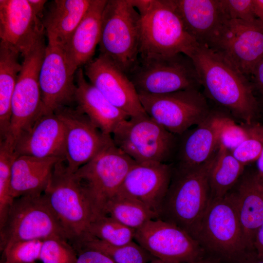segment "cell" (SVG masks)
Wrapping results in <instances>:
<instances>
[{"instance_id":"34","label":"cell","mask_w":263,"mask_h":263,"mask_svg":"<svg viewBox=\"0 0 263 263\" xmlns=\"http://www.w3.org/2000/svg\"><path fill=\"white\" fill-rule=\"evenodd\" d=\"M212 115L219 145L231 152L246 137L251 124L239 125L225 115L218 114H212Z\"/></svg>"},{"instance_id":"31","label":"cell","mask_w":263,"mask_h":263,"mask_svg":"<svg viewBox=\"0 0 263 263\" xmlns=\"http://www.w3.org/2000/svg\"><path fill=\"white\" fill-rule=\"evenodd\" d=\"M134 241L125 245H114L85 235L74 242L73 245L75 250L90 248L98 251L115 263H149L155 258Z\"/></svg>"},{"instance_id":"33","label":"cell","mask_w":263,"mask_h":263,"mask_svg":"<svg viewBox=\"0 0 263 263\" xmlns=\"http://www.w3.org/2000/svg\"><path fill=\"white\" fill-rule=\"evenodd\" d=\"M18 155L4 141L0 143V227L5 223L15 199L11 191V168Z\"/></svg>"},{"instance_id":"26","label":"cell","mask_w":263,"mask_h":263,"mask_svg":"<svg viewBox=\"0 0 263 263\" xmlns=\"http://www.w3.org/2000/svg\"><path fill=\"white\" fill-rule=\"evenodd\" d=\"M185 134L179 146L177 157L179 169L199 167L208 161L219 146L217 130L212 114Z\"/></svg>"},{"instance_id":"16","label":"cell","mask_w":263,"mask_h":263,"mask_svg":"<svg viewBox=\"0 0 263 263\" xmlns=\"http://www.w3.org/2000/svg\"><path fill=\"white\" fill-rule=\"evenodd\" d=\"M63 47L48 42L39 76L43 114L55 113L75 102L76 85Z\"/></svg>"},{"instance_id":"12","label":"cell","mask_w":263,"mask_h":263,"mask_svg":"<svg viewBox=\"0 0 263 263\" xmlns=\"http://www.w3.org/2000/svg\"><path fill=\"white\" fill-rule=\"evenodd\" d=\"M146 113L169 132L181 135L204 121L210 112L198 89L161 94H138Z\"/></svg>"},{"instance_id":"35","label":"cell","mask_w":263,"mask_h":263,"mask_svg":"<svg viewBox=\"0 0 263 263\" xmlns=\"http://www.w3.org/2000/svg\"><path fill=\"white\" fill-rule=\"evenodd\" d=\"M69 242L60 237L43 240L39 260L42 263H76L77 252Z\"/></svg>"},{"instance_id":"13","label":"cell","mask_w":263,"mask_h":263,"mask_svg":"<svg viewBox=\"0 0 263 263\" xmlns=\"http://www.w3.org/2000/svg\"><path fill=\"white\" fill-rule=\"evenodd\" d=\"M207 47L249 78L263 56V23L226 19Z\"/></svg>"},{"instance_id":"47","label":"cell","mask_w":263,"mask_h":263,"mask_svg":"<svg viewBox=\"0 0 263 263\" xmlns=\"http://www.w3.org/2000/svg\"><path fill=\"white\" fill-rule=\"evenodd\" d=\"M149 263H167L157 258H155Z\"/></svg>"},{"instance_id":"30","label":"cell","mask_w":263,"mask_h":263,"mask_svg":"<svg viewBox=\"0 0 263 263\" xmlns=\"http://www.w3.org/2000/svg\"><path fill=\"white\" fill-rule=\"evenodd\" d=\"M105 215L135 230L158 218L157 214L143 203L119 193L108 203Z\"/></svg>"},{"instance_id":"5","label":"cell","mask_w":263,"mask_h":263,"mask_svg":"<svg viewBox=\"0 0 263 263\" xmlns=\"http://www.w3.org/2000/svg\"><path fill=\"white\" fill-rule=\"evenodd\" d=\"M43 194L70 241L74 243L86 234L95 213L83 187L63 160L56 164Z\"/></svg>"},{"instance_id":"38","label":"cell","mask_w":263,"mask_h":263,"mask_svg":"<svg viewBox=\"0 0 263 263\" xmlns=\"http://www.w3.org/2000/svg\"><path fill=\"white\" fill-rule=\"evenodd\" d=\"M227 19L251 21L257 19L253 0H221Z\"/></svg>"},{"instance_id":"28","label":"cell","mask_w":263,"mask_h":263,"mask_svg":"<svg viewBox=\"0 0 263 263\" xmlns=\"http://www.w3.org/2000/svg\"><path fill=\"white\" fill-rule=\"evenodd\" d=\"M19 53L8 43L0 41V134L5 139L8 133L13 95L21 69Z\"/></svg>"},{"instance_id":"14","label":"cell","mask_w":263,"mask_h":263,"mask_svg":"<svg viewBox=\"0 0 263 263\" xmlns=\"http://www.w3.org/2000/svg\"><path fill=\"white\" fill-rule=\"evenodd\" d=\"M134 241L154 258L167 263H193L203 260L199 242L177 225L157 218L135 231Z\"/></svg>"},{"instance_id":"40","label":"cell","mask_w":263,"mask_h":263,"mask_svg":"<svg viewBox=\"0 0 263 263\" xmlns=\"http://www.w3.org/2000/svg\"><path fill=\"white\" fill-rule=\"evenodd\" d=\"M255 91L263 97V56L255 66L250 77Z\"/></svg>"},{"instance_id":"43","label":"cell","mask_w":263,"mask_h":263,"mask_svg":"<svg viewBox=\"0 0 263 263\" xmlns=\"http://www.w3.org/2000/svg\"><path fill=\"white\" fill-rule=\"evenodd\" d=\"M238 261L239 263H263V259L259 258L254 250L246 252Z\"/></svg>"},{"instance_id":"17","label":"cell","mask_w":263,"mask_h":263,"mask_svg":"<svg viewBox=\"0 0 263 263\" xmlns=\"http://www.w3.org/2000/svg\"><path fill=\"white\" fill-rule=\"evenodd\" d=\"M84 73L93 85L130 117L147 114L131 80L108 58L99 54L85 65Z\"/></svg>"},{"instance_id":"8","label":"cell","mask_w":263,"mask_h":263,"mask_svg":"<svg viewBox=\"0 0 263 263\" xmlns=\"http://www.w3.org/2000/svg\"><path fill=\"white\" fill-rule=\"evenodd\" d=\"M176 136L147 114L123 120L112 134L115 145L137 163L169 164Z\"/></svg>"},{"instance_id":"42","label":"cell","mask_w":263,"mask_h":263,"mask_svg":"<svg viewBox=\"0 0 263 263\" xmlns=\"http://www.w3.org/2000/svg\"><path fill=\"white\" fill-rule=\"evenodd\" d=\"M36 15L41 20L44 17V5L47 1L45 0H28Z\"/></svg>"},{"instance_id":"45","label":"cell","mask_w":263,"mask_h":263,"mask_svg":"<svg viewBox=\"0 0 263 263\" xmlns=\"http://www.w3.org/2000/svg\"><path fill=\"white\" fill-rule=\"evenodd\" d=\"M256 162L257 168V172L261 177L263 178V150Z\"/></svg>"},{"instance_id":"3","label":"cell","mask_w":263,"mask_h":263,"mask_svg":"<svg viewBox=\"0 0 263 263\" xmlns=\"http://www.w3.org/2000/svg\"><path fill=\"white\" fill-rule=\"evenodd\" d=\"M215 153L199 167L177 168L158 212V219L177 225L192 237L211 199L208 174Z\"/></svg>"},{"instance_id":"24","label":"cell","mask_w":263,"mask_h":263,"mask_svg":"<svg viewBox=\"0 0 263 263\" xmlns=\"http://www.w3.org/2000/svg\"><path fill=\"white\" fill-rule=\"evenodd\" d=\"M107 1L92 0L86 14L63 46L68 61L75 73L92 61L99 43L102 14Z\"/></svg>"},{"instance_id":"36","label":"cell","mask_w":263,"mask_h":263,"mask_svg":"<svg viewBox=\"0 0 263 263\" xmlns=\"http://www.w3.org/2000/svg\"><path fill=\"white\" fill-rule=\"evenodd\" d=\"M43 240H22L7 245L0 263H32L39 260Z\"/></svg>"},{"instance_id":"44","label":"cell","mask_w":263,"mask_h":263,"mask_svg":"<svg viewBox=\"0 0 263 263\" xmlns=\"http://www.w3.org/2000/svg\"><path fill=\"white\" fill-rule=\"evenodd\" d=\"M253 2L255 15L263 23V0H253Z\"/></svg>"},{"instance_id":"21","label":"cell","mask_w":263,"mask_h":263,"mask_svg":"<svg viewBox=\"0 0 263 263\" xmlns=\"http://www.w3.org/2000/svg\"><path fill=\"white\" fill-rule=\"evenodd\" d=\"M189 35L199 44L208 46L227 19L221 0H173Z\"/></svg>"},{"instance_id":"48","label":"cell","mask_w":263,"mask_h":263,"mask_svg":"<svg viewBox=\"0 0 263 263\" xmlns=\"http://www.w3.org/2000/svg\"><path fill=\"white\" fill-rule=\"evenodd\" d=\"M215 263L210 262V261H204V260H200L199 261H198V262H195V263Z\"/></svg>"},{"instance_id":"39","label":"cell","mask_w":263,"mask_h":263,"mask_svg":"<svg viewBox=\"0 0 263 263\" xmlns=\"http://www.w3.org/2000/svg\"><path fill=\"white\" fill-rule=\"evenodd\" d=\"M77 253L76 263H115L105 254L96 250L80 248Z\"/></svg>"},{"instance_id":"7","label":"cell","mask_w":263,"mask_h":263,"mask_svg":"<svg viewBox=\"0 0 263 263\" xmlns=\"http://www.w3.org/2000/svg\"><path fill=\"white\" fill-rule=\"evenodd\" d=\"M60 237L70 241L43 194L15 199L3 225L0 227V249L22 240H44Z\"/></svg>"},{"instance_id":"4","label":"cell","mask_w":263,"mask_h":263,"mask_svg":"<svg viewBox=\"0 0 263 263\" xmlns=\"http://www.w3.org/2000/svg\"><path fill=\"white\" fill-rule=\"evenodd\" d=\"M141 17L131 0H109L102 18L100 55L108 58L128 76L139 58Z\"/></svg>"},{"instance_id":"6","label":"cell","mask_w":263,"mask_h":263,"mask_svg":"<svg viewBox=\"0 0 263 263\" xmlns=\"http://www.w3.org/2000/svg\"><path fill=\"white\" fill-rule=\"evenodd\" d=\"M128 76L138 94H165L201 86L191 59L183 54L139 56Z\"/></svg>"},{"instance_id":"1","label":"cell","mask_w":263,"mask_h":263,"mask_svg":"<svg viewBox=\"0 0 263 263\" xmlns=\"http://www.w3.org/2000/svg\"><path fill=\"white\" fill-rule=\"evenodd\" d=\"M189 57L209 98L244 123L256 122L260 106L248 77L206 45L198 44Z\"/></svg>"},{"instance_id":"2","label":"cell","mask_w":263,"mask_h":263,"mask_svg":"<svg viewBox=\"0 0 263 263\" xmlns=\"http://www.w3.org/2000/svg\"><path fill=\"white\" fill-rule=\"evenodd\" d=\"M141 17L139 56H190L198 43L187 31L173 0H131Z\"/></svg>"},{"instance_id":"27","label":"cell","mask_w":263,"mask_h":263,"mask_svg":"<svg viewBox=\"0 0 263 263\" xmlns=\"http://www.w3.org/2000/svg\"><path fill=\"white\" fill-rule=\"evenodd\" d=\"M92 0H55L42 19L48 42L63 46L83 18Z\"/></svg>"},{"instance_id":"49","label":"cell","mask_w":263,"mask_h":263,"mask_svg":"<svg viewBox=\"0 0 263 263\" xmlns=\"http://www.w3.org/2000/svg\"><path fill=\"white\" fill-rule=\"evenodd\" d=\"M32 263H37L36 262Z\"/></svg>"},{"instance_id":"29","label":"cell","mask_w":263,"mask_h":263,"mask_svg":"<svg viewBox=\"0 0 263 263\" xmlns=\"http://www.w3.org/2000/svg\"><path fill=\"white\" fill-rule=\"evenodd\" d=\"M244 165L219 145L208 174L211 199L225 197L242 175Z\"/></svg>"},{"instance_id":"10","label":"cell","mask_w":263,"mask_h":263,"mask_svg":"<svg viewBox=\"0 0 263 263\" xmlns=\"http://www.w3.org/2000/svg\"><path fill=\"white\" fill-rule=\"evenodd\" d=\"M192 237L202 246L226 259L238 260L248 251L236 208L228 193L211 199Z\"/></svg>"},{"instance_id":"11","label":"cell","mask_w":263,"mask_h":263,"mask_svg":"<svg viewBox=\"0 0 263 263\" xmlns=\"http://www.w3.org/2000/svg\"><path fill=\"white\" fill-rule=\"evenodd\" d=\"M46 45L44 38L24 56L12 101L9 132L2 141L15 147L19 138L29 130L42 113L39 72Z\"/></svg>"},{"instance_id":"19","label":"cell","mask_w":263,"mask_h":263,"mask_svg":"<svg viewBox=\"0 0 263 263\" xmlns=\"http://www.w3.org/2000/svg\"><path fill=\"white\" fill-rule=\"evenodd\" d=\"M173 171L171 164L135 163L127 173L118 193L139 201L158 216Z\"/></svg>"},{"instance_id":"41","label":"cell","mask_w":263,"mask_h":263,"mask_svg":"<svg viewBox=\"0 0 263 263\" xmlns=\"http://www.w3.org/2000/svg\"><path fill=\"white\" fill-rule=\"evenodd\" d=\"M253 246L257 256L263 259V223L256 232Z\"/></svg>"},{"instance_id":"18","label":"cell","mask_w":263,"mask_h":263,"mask_svg":"<svg viewBox=\"0 0 263 263\" xmlns=\"http://www.w3.org/2000/svg\"><path fill=\"white\" fill-rule=\"evenodd\" d=\"M42 20L28 0H0V38L15 48L21 56L44 38Z\"/></svg>"},{"instance_id":"23","label":"cell","mask_w":263,"mask_h":263,"mask_svg":"<svg viewBox=\"0 0 263 263\" xmlns=\"http://www.w3.org/2000/svg\"><path fill=\"white\" fill-rule=\"evenodd\" d=\"M75 73V103L76 108L103 133L112 135L118 124L130 118V116L113 105L98 90L88 82L81 68H79Z\"/></svg>"},{"instance_id":"22","label":"cell","mask_w":263,"mask_h":263,"mask_svg":"<svg viewBox=\"0 0 263 263\" xmlns=\"http://www.w3.org/2000/svg\"><path fill=\"white\" fill-rule=\"evenodd\" d=\"M228 194L236 208L246 249L253 250L256 232L263 223V178L257 172L248 174Z\"/></svg>"},{"instance_id":"25","label":"cell","mask_w":263,"mask_h":263,"mask_svg":"<svg viewBox=\"0 0 263 263\" xmlns=\"http://www.w3.org/2000/svg\"><path fill=\"white\" fill-rule=\"evenodd\" d=\"M61 160L63 159L17 156L11 168V191L14 199L23 196L42 195L56 164Z\"/></svg>"},{"instance_id":"20","label":"cell","mask_w":263,"mask_h":263,"mask_svg":"<svg viewBox=\"0 0 263 263\" xmlns=\"http://www.w3.org/2000/svg\"><path fill=\"white\" fill-rule=\"evenodd\" d=\"M65 129L56 113L41 114L31 128L16 142L14 149L18 156L38 158L56 157L64 159Z\"/></svg>"},{"instance_id":"32","label":"cell","mask_w":263,"mask_h":263,"mask_svg":"<svg viewBox=\"0 0 263 263\" xmlns=\"http://www.w3.org/2000/svg\"><path fill=\"white\" fill-rule=\"evenodd\" d=\"M135 231L108 215H103L91 222L85 235L112 245H122L134 241Z\"/></svg>"},{"instance_id":"46","label":"cell","mask_w":263,"mask_h":263,"mask_svg":"<svg viewBox=\"0 0 263 263\" xmlns=\"http://www.w3.org/2000/svg\"><path fill=\"white\" fill-rule=\"evenodd\" d=\"M257 99L259 103L260 112L263 113V97L259 96Z\"/></svg>"},{"instance_id":"15","label":"cell","mask_w":263,"mask_h":263,"mask_svg":"<svg viewBox=\"0 0 263 263\" xmlns=\"http://www.w3.org/2000/svg\"><path fill=\"white\" fill-rule=\"evenodd\" d=\"M65 129L64 162L69 171L75 172L113 142L76 107L61 108L55 112Z\"/></svg>"},{"instance_id":"37","label":"cell","mask_w":263,"mask_h":263,"mask_svg":"<svg viewBox=\"0 0 263 263\" xmlns=\"http://www.w3.org/2000/svg\"><path fill=\"white\" fill-rule=\"evenodd\" d=\"M263 150V124L257 122L250 125L245 139L233 150L232 155L245 166L256 162Z\"/></svg>"},{"instance_id":"9","label":"cell","mask_w":263,"mask_h":263,"mask_svg":"<svg viewBox=\"0 0 263 263\" xmlns=\"http://www.w3.org/2000/svg\"><path fill=\"white\" fill-rule=\"evenodd\" d=\"M135 163L113 141L74 172L91 201L95 218L105 215L107 204L117 194Z\"/></svg>"}]
</instances>
